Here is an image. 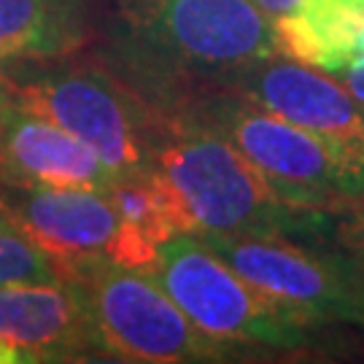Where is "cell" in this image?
Wrapping results in <instances>:
<instances>
[{
  "mask_svg": "<svg viewBox=\"0 0 364 364\" xmlns=\"http://www.w3.org/2000/svg\"><path fill=\"white\" fill-rule=\"evenodd\" d=\"M63 278L81 291L100 353L108 359L186 364L230 362L243 353L197 329L146 270L124 267L111 257H90L70 262Z\"/></svg>",
  "mask_w": 364,
  "mask_h": 364,
  "instance_id": "8992f818",
  "label": "cell"
},
{
  "mask_svg": "<svg viewBox=\"0 0 364 364\" xmlns=\"http://www.w3.org/2000/svg\"><path fill=\"white\" fill-rule=\"evenodd\" d=\"M173 114L224 135L291 205L364 197V144H340L227 90L205 92Z\"/></svg>",
  "mask_w": 364,
  "mask_h": 364,
  "instance_id": "3957f363",
  "label": "cell"
},
{
  "mask_svg": "<svg viewBox=\"0 0 364 364\" xmlns=\"http://www.w3.org/2000/svg\"><path fill=\"white\" fill-rule=\"evenodd\" d=\"M254 3H257L267 16H273L275 19V16H281V14L291 11L299 0H254Z\"/></svg>",
  "mask_w": 364,
  "mask_h": 364,
  "instance_id": "ac0fdd59",
  "label": "cell"
},
{
  "mask_svg": "<svg viewBox=\"0 0 364 364\" xmlns=\"http://www.w3.org/2000/svg\"><path fill=\"white\" fill-rule=\"evenodd\" d=\"M0 224H9V221H6V213H3V208H0Z\"/></svg>",
  "mask_w": 364,
  "mask_h": 364,
  "instance_id": "44dd1931",
  "label": "cell"
},
{
  "mask_svg": "<svg viewBox=\"0 0 364 364\" xmlns=\"http://www.w3.org/2000/svg\"><path fill=\"white\" fill-rule=\"evenodd\" d=\"M0 340L33 362H76L100 353L87 302L73 281L0 287Z\"/></svg>",
  "mask_w": 364,
  "mask_h": 364,
  "instance_id": "8fae6325",
  "label": "cell"
},
{
  "mask_svg": "<svg viewBox=\"0 0 364 364\" xmlns=\"http://www.w3.org/2000/svg\"><path fill=\"white\" fill-rule=\"evenodd\" d=\"M108 195L122 221L108 257L124 267L146 270L162 243L183 232H195V224L181 200L156 168L119 178Z\"/></svg>",
  "mask_w": 364,
  "mask_h": 364,
  "instance_id": "4fadbf2b",
  "label": "cell"
},
{
  "mask_svg": "<svg viewBox=\"0 0 364 364\" xmlns=\"http://www.w3.org/2000/svg\"><path fill=\"white\" fill-rule=\"evenodd\" d=\"M338 78L364 103V63H362V65L348 68V70H346V73H340Z\"/></svg>",
  "mask_w": 364,
  "mask_h": 364,
  "instance_id": "e0dca14e",
  "label": "cell"
},
{
  "mask_svg": "<svg viewBox=\"0 0 364 364\" xmlns=\"http://www.w3.org/2000/svg\"><path fill=\"white\" fill-rule=\"evenodd\" d=\"M278 54L332 76L364 63V0H299L273 19Z\"/></svg>",
  "mask_w": 364,
  "mask_h": 364,
  "instance_id": "7c38bea8",
  "label": "cell"
},
{
  "mask_svg": "<svg viewBox=\"0 0 364 364\" xmlns=\"http://www.w3.org/2000/svg\"><path fill=\"white\" fill-rule=\"evenodd\" d=\"M25 362H33L30 353L19 351L16 346H9V343L0 340V364H25Z\"/></svg>",
  "mask_w": 364,
  "mask_h": 364,
  "instance_id": "d6986e66",
  "label": "cell"
},
{
  "mask_svg": "<svg viewBox=\"0 0 364 364\" xmlns=\"http://www.w3.org/2000/svg\"><path fill=\"white\" fill-rule=\"evenodd\" d=\"M57 262L11 224H0V287L60 281Z\"/></svg>",
  "mask_w": 364,
  "mask_h": 364,
  "instance_id": "2e32d148",
  "label": "cell"
},
{
  "mask_svg": "<svg viewBox=\"0 0 364 364\" xmlns=\"http://www.w3.org/2000/svg\"><path fill=\"white\" fill-rule=\"evenodd\" d=\"M156 170L181 200L195 232L281 235L299 205H291L224 135L181 114H165Z\"/></svg>",
  "mask_w": 364,
  "mask_h": 364,
  "instance_id": "5b68a950",
  "label": "cell"
},
{
  "mask_svg": "<svg viewBox=\"0 0 364 364\" xmlns=\"http://www.w3.org/2000/svg\"><path fill=\"white\" fill-rule=\"evenodd\" d=\"M90 30L92 0H0V68L73 57Z\"/></svg>",
  "mask_w": 364,
  "mask_h": 364,
  "instance_id": "5bb4252c",
  "label": "cell"
},
{
  "mask_svg": "<svg viewBox=\"0 0 364 364\" xmlns=\"http://www.w3.org/2000/svg\"><path fill=\"white\" fill-rule=\"evenodd\" d=\"M146 273L197 329L243 351H311L326 329L248 284L195 232L162 243Z\"/></svg>",
  "mask_w": 364,
  "mask_h": 364,
  "instance_id": "277c9868",
  "label": "cell"
},
{
  "mask_svg": "<svg viewBox=\"0 0 364 364\" xmlns=\"http://www.w3.org/2000/svg\"><path fill=\"white\" fill-rule=\"evenodd\" d=\"M227 92L243 95L278 117L340 144H364V103L338 76L273 54L235 78Z\"/></svg>",
  "mask_w": 364,
  "mask_h": 364,
  "instance_id": "30bf717a",
  "label": "cell"
},
{
  "mask_svg": "<svg viewBox=\"0 0 364 364\" xmlns=\"http://www.w3.org/2000/svg\"><path fill=\"white\" fill-rule=\"evenodd\" d=\"M108 49L117 76L159 114L278 54L273 16L254 0H111Z\"/></svg>",
  "mask_w": 364,
  "mask_h": 364,
  "instance_id": "6da1fadb",
  "label": "cell"
},
{
  "mask_svg": "<svg viewBox=\"0 0 364 364\" xmlns=\"http://www.w3.org/2000/svg\"><path fill=\"white\" fill-rule=\"evenodd\" d=\"M195 235L248 284L318 326H359L362 278L353 254L281 235Z\"/></svg>",
  "mask_w": 364,
  "mask_h": 364,
  "instance_id": "52a82bcc",
  "label": "cell"
},
{
  "mask_svg": "<svg viewBox=\"0 0 364 364\" xmlns=\"http://www.w3.org/2000/svg\"><path fill=\"white\" fill-rule=\"evenodd\" d=\"M0 73L16 103L76 135L119 178L156 168L165 114L114 70L60 57Z\"/></svg>",
  "mask_w": 364,
  "mask_h": 364,
  "instance_id": "7a4b0ae2",
  "label": "cell"
},
{
  "mask_svg": "<svg viewBox=\"0 0 364 364\" xmlns=\"http://www.w3.org/2000/svg\"><path fill=\"white\" fill-rule=\"evenodd\" d=\"M6 221L27 235L65 270L70 262L108 257L119 235V210L108 192L6 186L0 192Z\"/></svg>",
  "mask_w": 364,
  "mask_h": 364,
  "instance_id": "9c48e42d",
  "label": "cell"
},
{
  "mask_svg": "<svg viewBox=\"0 0 364 364\" xmlns=\"http://www.w3.org/2000/svg\"><path fill=\"white\" fill-rule=\"evenodd\" d=\"M0 90H3V73H0Z\"/></svg>",
  "mask_w": 364,
  "mask_h": 364,
  "instance_id": "7402d4cb",
  "label": "cell"
},
{
  "mask_svg": "<svg viewBox=\"0 0 364 364\" xmlns=\"http://www.w3.org/2000/svg\"><path fill=\"white\" fill-rule=\"evenodd\" d=\"M356 262H359V278H362V313H359V326L356 329H364V257H356Z\"/></svg>",
  "mask_w": 364,
  "mask_h": 364,
  "instance_id": "ffe728a7",
  "label": "cell"
},
{
  "mask_svg": "<svg viewBox=\"0 0 364 364\" xmlns=\"http://www.w3.org/2000/svg\"><path fill=\"white\" fill-rule=\"evenodd\" d=\"M287 237L364 257V197H346L326 205H299Z\"/></svg>",
  "mask_w": 364,
  "mask_h": 364,
  "instance_id": "9a60e30c",
  "label": "cell"
},
{
  "mask_svg": "<svg viewBox=\"0 0 364 364\" xmlns=\"http://www.w3.org/2000/svg\"><path fill=\"white\" fill-rule=\"evenodd\" d=\"M119 176L76 135L0 90V186L108 192Z\"/></svg>",
  "mask_w": 364,
  "mask_h": 364,
  "instance_id": "ba28073f",
  "label": "cell"
}]
</instances>
